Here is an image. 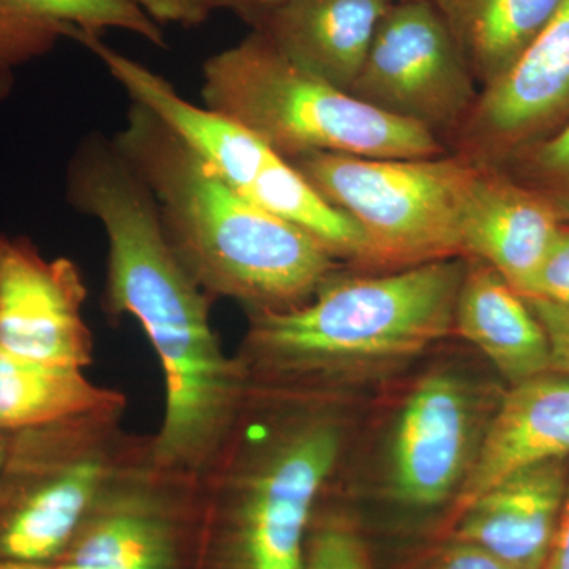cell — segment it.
<instances>
[{
	"label": "cell",
	"mask_w": 569,
	"mask_h": 569,
	"mask_svg": "<svg viewBox=\"0 0 569 569\" xmlns=\"http://www.w3.org/2000/svg\"><path fill=\"white\" fill-rule=\"evenodd\" d=\"M66 200L103 224L108 242L103 310L133 317L160 359L164 415L153 462L200 478L241 407L247 380L211 325L213 299L176 257L156 198L114 137L84 134L66 170Z\"/></svg>",
	"instance_id": "1"
},
{
	"label": "cell",
	"mask_w": 569,
	"mask_h": 569,
	"mask_svg": "<svg viewBox=\"0 0 569 569\" xmlns=\"http://www.w3.org/2000/svg\"><path fill=\"white\" fill-rule=\"evenodd\" d=\"M366 406L247 387L198 478L194 569H302L310 520L346 467Z\"/></svg>",
	"instance_id": "2"
},
{
	"label": "cell",
	"mask_w": 569,
	"mask_h": 569,
	"mask_svg": "<svg viewBox=\"0 0 569 569\" xmlns=\"http://www.w3.org/2000/svg\"><path fill=\"white\" fill-rule=\"evenodd\" d=\"M466 258L353 277L335 272L307 305L247 316L234 358L247 387L366 399L455 335Z\"/></svg>",
	"instance_id": "3"
},
{
	"label": "cell",
	"mask_w": 569,
	"mask_h": 569,
	"mask_svg": "<svg viewBox=\"0 0 569 569\" xmlns=\"http://www.w3.org/2000/svg\"><path fill=\"white\" fill-rule=\"evenodd\" d=\"M151 190L183 269L217 299L253 313L307 305L343 263L302 228L250 203L151 108L130 102L114 134Z\"/></svg>",
	"instance_id": "4"
},
{
	"label": "cell",
	"mask_w": 569,
	"mask_h": 569,
	"mask_svg": "<svg viewBox=\"0 0 569 569\" xmlns=\"http://www.w3.org/2000/svg\"><path fill=\"white\" fill-rule=\"evenodd\" d=\"M204 108L268 142L283 159L310 152L430 159L447 146L422 127L378 111L299 69L252 31L203 63Z\"/></svg>",
	"instance_id": "5"
},
{
	"label": "cell",
	"mask_w": 569,
	"mask_h": 569,
	"mask_svg": "<svg viewBox=\"0 0 569 569\" xmlns=\"http://www.w3.org/2000/svg\"><path fill=\"white\" fill-rule=\"evenodd\" d=\"M507 388L488 370L456 356L410 378L378 421L362 481L369 496L402 518L437 512L445 518Z\"/></svg>",
	"instance_id": "6"
},
{
	"label": "cell",
	"mask_w": 569,
	"mask_h": 569,
	"mask_svg": "<svg viewBox=\"0 0 569 569\" xmlns=\"http://www.w3.org/2000/svg\"><path fill=\"white\" fill-rule=\"evenodd\" d=\"M126 408L10 433L0 466V563L39 567L62 556L104 485L148 441L123 429Z\"/></svg>",
	"instance_id": "7"
},
{
	"label": "cell",
	"mask_w": 569,
	"mask_h": 569,
	"mask_svg": "<svg viewBox=\"0 0 569 569\" xmlns=\"http://www.w3.org/2000/svg\"><path fill=\"white\" fill-rule=\"evenodd\" d=\"M365 234L369 271L466 258L463 219L481 167L448 152L430 159H372L310 152L288 160Z\"/></svg>",
	"instance_id": "8"
},
{
	"label": "cell",
	"mask_w": 569,
	"mask_h": 569,
	"mask_svg": "<svg viewBox=\"0 0 569 569\" xmlns=\"http://www.w3.org/2000/svg\"><path fill=\"white\" fill-rule=\"evenodd\" d=\"M151 438L104 485L58 560L0 569H194L198 479L157 466Z\"/></svg>",
	"instance_id": "9"
},
{
	"label": "cell",
	"mask_w": 569,
	"mask_h": 569,
	"mask_svg": "<svg viewBox=\"0 0 569 569\" xmlns=\"http://www.w3.org/2000/svg\"><path fill=\"white\" fill-rule=\"evenodd\" d=\"M441 141L477 102L479 86L432 0L392 2L350 91Z\"/></svg>",
	"instance_id": "10"
},
{
	"label": "cell",
	"mask_w": 569,
	"mask_h": 569,
	"mask_svg": "<svg viewBox=\"0 0 569 569\" xmlns=\"http://www.w3.org/2000/svg\"><path fill=\"white\" fill-rule=\"evenodd\" d=\"M568 118L569 0H561L518 61L479 91L445 146L479 167L500 168Z\"/></svg>",
	"instance_id": "11"
},
{
	"label": "cell",
	"mask_w": 569,
	"mask_h": 569,
	"mask_svg": "<svg viewBox=\"0 0 569 569\" xmlns=\"http://www.w3.org/2000/svg\"><path fill=\"white\" fill-rule=\"evenodd\" d=\"M86 298L77 263L48 260L31 239L0 231V347L84 370L93 356L92 332L82 316Z\"/></svg>",
	"instance_id": "12"
},
{
	"label": "cell",
	"mask_w": 569,
	"mask_h": 569,
	"mask_svg": "<svg viewBox=\"0 0 569 569\" xmlns=\"http://www.w3.org/2000/svg\"><path fill=\"white\" fill-rule=\"evenodd\" d=\"M557 458H569V376L548 372L508 387L437 537L498 482Z\"/></svg>",
	"instance_id": "13"
},
{
	"label": "cell",
	"mask_w": 569,
	"mask_h": 569,
	"mask_svg": "<svg viewBox=\"0 0 569 569\" xmlns=\"http://www.w3.org/2000/svg\"><path fill=\"white\" fill-rule=\"evenodd\" d=\"M568 478L569 458L522 468L475 500L440 537L488 550L509 569H542L559 527Z\"/></svg>",
	"instance_id": "14"
},
{
	"label": "cell",
	"mask_w": 569,
	"mask_h": 569,
	"mask_svg": "<svg viewBox=\"0 0 569 569\" xmlns=\"http://www.w3.org/2000/svg\"><path fill=\"white\" fill-rule=\"evenodd\" d=\"M563 224L541 194L498 168L481 167L463 219V250L522 293Z\"/></svg>",
	"instance_id": "15"
},
{
	"label": "cell",
	"mask_w": 569,
	"mask_h": 569,
	"mask_svg": "<svg viewBox=\"0 0 569 569\" xmlns=\"http://www.w3.org/2000/svg\"><path fill=\"white\" fill-rule=\"evenodd\" d=\"M392 0H287L252 31L318 80L350 93Z\"/></svg>",
	"instance_id": "16"
},
{
	"label": "cell",
	"mask_w": 569,
	"mask_h": 569,
	"mask_svg": "<svg viewBox=\"0 0 569 569\" xmlns=\"http://www.w3.org/2000/svg\"><path fill=\"white\" fill-rule=\"evenodd\" d=\"M466 261L455 335L485 356L507 387L550 372L548 336L526 299L492 266Z\"/></svg>",
	"instance_id": "17"
},
{
	"label": "cell",
	"mask_w": 569,
	"mask_h": 569,
	"mask_svg": "<svg viewBox=\"0 0 569 569\" xmlns=\"http://www.w3.org/2000/svg\"><path fill=\"white\" fill-rule=\"evenodd\" d=\"M133 33L168 48L162 26L129 0H0V102L9 99L18 70L54 50L77 31Z\"/></svg>",
	"instance_id": "18"
},
{
	"label": "cell",
	"mask_w": 569,
	"mask_h": 569,
	"mask_svg": "<svg viewBox=\"0 0 569 569\" xmlns=\"http://www.w3.org/2000/svg\"><path fill=\"white\" fill-rule=\"evenodd\" d=\"M122 406V392L92 383L78 367L51 365L0 347V433Z\"/></svg>",
	"instance_id": "19"
},
{
	"label": "cell",
	"mask_w": 569,
	"mask_h": 569,
	"mask_svg": "<svg viewBox=\"0 0 569 569\" xmlns=\"http://www.w3.org/2000/svg\"><path fill=\"white\" fill-rule=\"evenodd\" d=\"M479 91L498 80L542 31L561 0H432Z\"/></svg>",
	"instance_id": "20"
},
{
	"label": "cell",
	"mask_w": 569,
	"mask_h": 569,
	"mask_svg": "<svg viewBox=\"0 0 569 569\" xmlns=\"http://www.w3.org/2000/svg\"><path fill=\"white\" fill-rule=\"evenodd\" d=\"M302 569H376L361 520L353 508L325 493L310 520Z\"/></svg>",
	"instance_id": "21"
},
{
	"label": "cell",
	"mask_w": 569,
	"mask_h": 569,
	"mask_svg": "<svg viewBox=\"0 0 569 569\" xmlns=\"http://www.w3.org/2000/svg\"><path fill=\"white\" fill-rule=\"evenodd\" d=\"M498 170L529 187L569 224V118L545 140L516 153Z\"/></svg>",
	"instance_id": "22"
},
{
	"label": "cell",
	"mask_w": 569,
	"mask_h": 569,
	"mask_svg": "<svg viewBox=\"0 0 569 569\" xmlns=\"http://www.w3.org/2000/svg\"><path fill=\"white\" fill-rule=\"evenodd\" d=\"M391 569H509L488 550L452 537H438L436 542L418 550Z\"/></svg>",
	"instance_id": "23"
},
{
	"label": "cell",
	"mask_w": 569,
	"mask_h": 569,
	"mask_svg": "<svg viewBox=\"0 0 569 569\" xmlns=\"http://www.w3.org/2000/svg\"><path fill=\"white\" fill-rule=\"evenodd\" d=\"M519 295L526 299L569 306V224L561 227L538 271Z\"/></svg>",
	"instance_id": "24"
},
{
	"label": "cell",
	"mask_w": 569,
	"mask_h": 569,
	"mask_svg": "<svg viewBox=\"0 0 569 569\" xmlns=\"http://www.w3.org/2000/svg\"><path fill=\"white\" fill-rule=\"evenodd\" d=\"M526 301L548 336L550 372L569 376V306L553 305L539 299Z\"/></svg>",
	"instance_id": "25"
},
{
	"label": "cell",
	"mask_w": 569,
	"mask_h": 569,
	"mask_svg": "<svg viewBox=\"0 0 569 569\" xmlns=\"http://www.w3.org/2000/svg\"><path fill=\"white\" fill-rule=\"evenodd\" d=\"M159 26L198 28L216 11V0H129Z\"/></svg>",
	"instance_id": "26"
},
{
	"label": "cell",
	"mask_w": 569,
	"mask_h": 569,
	"mask_svg": "<svg viewBox=\"0 0 569 569\" xmlns=\"http://www.w3.org/2000/svg\"><path fill=\"white\" fill-rule=\"evenodd\" d=\"M284 2L287 0H216V9L231 11L253 29Z\"/></svg>",
	"instance_id": "27"
},
{
	"label": "cell",
	"mask_w": 569,
	"mask_h": 569,
	"mask_svg": "<svg viewBox=\"0 0 569 569\" xmlns=\"http://www.w3.org/2000/svg\"><path fill=\"white\" fill-rule=\"evenodd\" d=\"M542 569H569V478L559 527H557L552 548H550L548 560Z\"/></svg>",
	"instance_id": "28"
},
{
	"label": "cell",
	"mask_w": 569,
	"mask_h": 569,
	"mask_svg": "<svg viewBox=\"0 0 569 569\" xmlns=\"http://www.w3.org/2000/svg\"><path fill=\"white\" fill-rule=\"evenodd\" d=\"M9 437L6 433H0V466H2L3 458H6L7 445H9Z\"/></svg>",
	"instance_id": "29"
},
{
	"label": "cell",
	"mask_w": 569,
	"mask_h": 569,
	"mask_svg": "<svg viewBox=\"0 0 569 569\" xmlns=\"http://www.w3.org/2000/svg\"><path fill=\"white\" fill-rule=\"evenodd\" d=\"M392 2H406V0H392Z\"/></svg>",
	"instance_id": "30"
}]
</instances>
